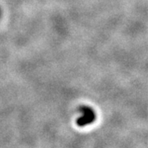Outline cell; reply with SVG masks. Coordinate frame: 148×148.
<instances>
[{"mask_svg":"<svg viewBox=\"0 0 148 148\" xmlns=\"http://www.w3.org/2000/svg\"><path fill=\"white\" fill-rule=\"evenodd\" d=\"M79 110L82 112V116L77 119V124L79 127H84L91 124L96 119L95 111L89 106H82L79 107Z\"/></svg>","mask_w":148,"mask_h":148,"instance_id":"6da1fadb","label":"cell"},{"mask_svg":"<svg viewBox=\"0 0 148 148\" xmlns=\"http://www.w3.org/2000/svg\"><path fill=\"white\" fill-rule=\"evenodd\" d=\"M0 16H1V9H0Z\"/></svg>","mask_w":148,"mask_h":148,"instance_id":"7a4b0ae2","label":"cell"}]
</instances>
